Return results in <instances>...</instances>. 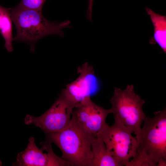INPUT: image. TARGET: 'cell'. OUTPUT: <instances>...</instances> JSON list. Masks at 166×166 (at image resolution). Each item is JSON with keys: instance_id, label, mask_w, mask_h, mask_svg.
I'll use <instances>...</instances> for the list:
<instances>
[{"instance_id": "5b68a950", "label": "cell", "mask_w": 166, "mask_h": 166, "mask_svg": "<svg viewBox=\"0 0 166 166\" xmlns=\"http://www.w3.org/2000/svg\"><path fill=\"white\" fill-rule=\"evenodd\" d=\"M77 105L62 89L47 111L38 117L27 115L25 123L27 125L33 124L45 133L61 131L69 125L73 110Z\"/></svg>"}, {"instance_id": "8992f818", "label": "cell", "mask_w": 166, "mask_h": 166, "mask_svg": "<svg viewBox=\"0 0 166 166\" xmlns=\"http://www.w3.org/2000/svg\"><path fill=\"white\" fill-rule=\"evenodd\" d=\"M132 133L130 129L114 118V124L108 125L97 137L103 141L111 155L122 166H126L136 153L137 141L132 135Z\"/></svg>"}, {"instance_id": "277c9868", "label": "cell", "mask_w": 166, "mask_h": 166, "mask_svg": "<svg viewBox=\"0 0 166 166\" xmlns=\"http://www.w3.org/2000/svg\"><path fill=\"white\" fill-rule=\"evenodd\" d=\"M110 102L114 118L130 129L138 137L141 131V126L146 116L143 110L145 101L134 92L133 85H128L125 89L114 88Z\"/></svg>"}, {"instance_id": "8fae6325", "label": "cell", "mask_w": 166, "mask_h": 166, "mask_svg": "<svg viewBox=\"0 0 166 166\" xmlns=\"http://www.w3.org/2000/svg\"><path fill=\"white\" fill-rule=\"evenodd\" d=\"M146 10L154 28L153 36L150 40L149 43L152 45L157 43L166 53V16L156 14L148 7Z\"/></svg>"}, {"instance_id": "3957f363", "label": "cell", "mask_w": 166, "mask_h": 166, "mask_svg": "<svg viewBox=\"0 0 166 166\" xmlns=\"http://www.w3.org/2000/svg\"><path fill=\"white\" fill-rule=\"evenodd\" d=\"M12 21L16 29L14 40L29 43L34 51L36 42L42 38L51 34L64 36L63 30L70 28L68 20L58 22H51L45 18L42 10L27 9L19 5L10 9Z\"/></svg>"}, {"instance_id": "5bb4252c", "label": "cell", "mask_w": 166, "mask_h": 166, "mask_svg": "<svg viewBox=\"0 0 166 166\" xmlns=\"http://www.w3.org/2000/svg\"><path fill=\"white\" fill-rule=\"evenodd\" d=\"M94 0H88V5L86 13V18L91 22H92V14Z\"/></svg>"}, {"instance_id": "ba28073f", "label": "cell", "mask_w": 166, "mask_h": 166, "mask_svg": "<svg viewBox=\"0 0 166 166\" xmlns=\"http://www.w3.org/2000/svg\"><path fill=\"white\" fill-rule=\"evenodd\" d=\"M110 113H112L110 109L96 104L89 96L78 104L72 115L84 129L97 137L108 126L106 120Z\"/></svg>"}, {"instance_id": "6da1fadb", "label": "cell", "mask_w": 166, "mask_h": 166, "mask_svg": "<svg viewBox=\"0 0 166 166\" xmlns=\"http://www.w3.org/2000/svg\"><path fill=\"white\" fill-rule=\"evenodd\" d=\"M146 117L137 141L136 153L127 166H155L166 158V109Z\"/></svg>"}, {"instance_id": "7a4b0ae2", "label": "cell", "mask_w": 166, "mask_h": 166, "mask_svg": "<svg viewBox=\"0 0 166 166\" xmlns=\"http://www.w3.org/2000/svg\"><path fill=\"white\" fill-rule=\"evenodd\" d=\"M45 133L46 140L55 144L62 152L61 158L71 166H92V145L97 137L84 129L73 115L63 130Z\"/></svg>"}, {"instance_id": "30bf717a", "label": "cell", "mask_w": 166, "mask_h": 166, "mask_svg": "<svg viewBox=\"0 0 166 166\" xmlns=\"http://www.w3.org/2000/svg\"><path fill=\"white\" fill-rule=\"evenodd\" d=\"M92 166H121V163L108 151L103 141L97 137L91 147Z\"/></svg>"}, {"instance_id": "4fadbf2b", "label": "cell", "mask_w": 166, "mask_h": 166, "mask_svg": "<svg viewBox=\"0 0 166 166\" xmlns=\"http://www.w3.org/2000/svg\"><path fill=\"white\" fill-rule=\"evenodd\" d=\"M46 0H21L18 5L23 7L37 10H42Z\"/></svg>"}, {"instance_id": "52a82bcc", "label": "cell", "mask_w": 166, "mask_h": 166, "mask_svg": "<svg viewBox=\"0 0 166 166\" xmlns=\"http://www.w3.org/2000/svg\"><path fill=\"white\" fill-rule=\"evenodd\" d=\"M51 143L47 140L41 142L42 147L36 145L35 139L30 137L26 148L18 153L16 161L12 166H69L71 164L54 152Z\"/></svg>"}, {"instance_id": "9c48e42d", "label": "cell", "mask_w": 166, "mask_h": 166, "mask_svg": "<svg viewBox=\"0 0 166 166\" xmlns=\"http://www.w3.org/2000/svg\"><path fill=\"white\" fill-rule=\"evenodd\" d=\"M78 77L63 89L66 94L77 104L85 97L90 96L94 81L92 65L85 63L79 66Z\"/></svg>"}, {"instance_id": "9a60e30c", "label": "cell", "mask_w": 166, "mask_h": 166, "mask_svg": "<svg viewBox=\"0 0 166 166\" xmlns=\"http://www.w3.org/2000/svg\"><path fill=\"white\" fill-rule=\"evenodd\" d=\"M156 166H166V158L163 157L160 158L158 161Z\"/></svg>"}, {"instance_id": "7c38bea8", "label": "cell", "mask_w": 166, "mask_h": 166, "mask_svg": "<svg viewBox=\"0 0 166 166\" xmlns=\"http://www.w3.org/2000/svg\"><path fill=\"white\" fill-rule=\"evenodd\" d=\"M12 21L10 9L0 5V33L5 41L4 47L9 52L13 50Z\"/></svg>"}]
</instances>
